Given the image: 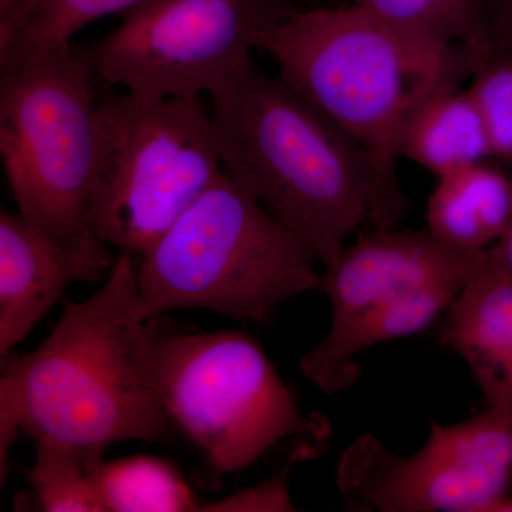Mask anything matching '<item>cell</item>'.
<instances>
[{
	"label": "cell",
	"instance_id": "1",
	"mask_svg": "<svg viewBox=\"0 0 512 512\" xmlns=\"http://www.w3.org/2000/svg\"><path fill=\"white\" fill-rule=\"evenodd\" d=\"M138 268L120 254L92 298L66 302L39 348L6 360L0 380V474L18 434L94 464L114 443L160 441L173 421L154 376L156 319L138 312Z\"/></svg>",
	"mask_w": 512,
	"mask_h": 512
},
{
	"label": "cell",
	"instance_id": "2",
	"mask_svg": "<svg viewBox=\"0 0 512 512\" xmlns=\"http://www.w3.org/2000/svg\"><path fill=\"white\" fill-rule=\"evenodd\" d=\"M222 170L261 202L313 264L328 266L363 225L396 228L407 211L362 147L254 62L212 97Z\"/></svg>",
	"mask_w": 512,
	"mask_h": 512
},
{
	"label": "cell",
	"instance_id": "3",
	"mask_svg": "<svg viewBox=\"0 0 512 512\" xmlns=\"http://www.w3.org/2000/svg\"><path fill=\"white\" fill-rule=\"evenodd\" d=\"M256 49L279 79L372 158L394 184L404 131L441 87L470 76L473 55L394 26L357 6L298 13Z\"/></svg>",
	"mask_w": 512,
	"mask_h": 512
},
{
	"label": "cell",
	"instance_id": "4",
	"mask_svg": "<svg viewBox=\"0 0 512 512\" xmlns=\"http://www.w3.org/2000/svg\"><path fill=\"white\" fill-rule=\"evenodd\" d=\"M94 70L72 43L2 70L0 156L18 214L69 251L93 281L116 258L93 228L99 120Z\"/></svg>",
	"mask_w": 512,
	"mask_h": 512
},
{
	"label": "cell",
	"instance_id": "5",
	"mask_svg": "<svg viewBox=\"0 0 512 512\" xmlns=\"http://www.w3.org/2000/svg\"><path fill=\"white\" fill-rule=\"evenodd\" d=\"M318 286L298 241L222 173L141 258L137 306L148 320L198 308L271 325Z\"/></svg>",
	"mask_w": 512,
	"mask_h": 512
},
{
	"label": "cell",
	"instance_id": "6",
	"mask_svg": "<svg viewBox=\"0 0 512 512\" xmlns=\"http://www.w3.org/2000/svg\"><path fill=\"white\" fill-rule=\"evenodd\" d=\"M153 366L165 412L217 473H239L286 440L315 454L328 446V420L303 413L247 333L177 329L161 316Z\"/></svg>",
	"mask_w": 512,
	"mask_h": 512
},
{
	"label": "cell",
	"instance_id": "7",
	"mask_svg": "<svg viewBox=\"0 0 512 512\" xmlns=\"http://www.w3.org/2000/svg\"><path fill=\"white\" fill-rule=\"evenodd\" d=\"M484 258L485 251L448 247L429 231L372 228L360 235L319 274L318 292L332 305V325L303 355L302 375L323 393L350 389L360 377V353L433 325Z\"/></svg>",
	"mask_w": 512,
	"mask_h": 512
},
{
	"label": "cell",
	"instance_id": "8",
	"mask_svg": "<svg viewBox=\"0 0 512 512\" xmlns=\"http://www.w3.org/2000/svg\"><path fill=\"white\" fill-rule=\"evenodd\" d=\"M97 120L94 232L106 247L143 258L224 173L211 114L198 97L127 92L99 101Z\"/></svg>",
	"mask_w": 512,
	"mask_h": 512
},
{
	"label": "cell",
	"instance_id": "9",
	"mask_svg": "<svg viewBox=\"0 0 512 512\" xmlns=\"http://www.w3.org/2000/svg\"><path fill=\"white\" fill-rule=\"evenodd\" d=\"M298 0H146L84 56L94 74L147 99L217 96L252 60Z\"/></svg>",
	"mask_w": 512,
	"mask_h": 512
},
{
	"label": "cell",
	"instance_id": "10",
	"mask_svg": "<svg viewBox=\"0 0 512 512\" xmlns=\"http://www.w3.org/2000/svg\"><path fill=\"white\" fill-rule=\"evenodd\" d=\"M336 485L360 511L487 512L512 494V402L457 424L433 421L410 456L363 434L340 456Z\"/></svg>",
	"mask_w": 512,
	"mask_h": 512
},
{
	"label": "cell",
	"instance_id": "11",
	"mask_svg": "<svg viewBox=\"0 0 512 512\" xmlns=\"http://www.w3.org/2000/svg\"><path fill=\"white\" fill-rule=\"evenodd\" d=\"M79 281L93 278L69 251L19 214L0 212V355L8 356Z\"/></svg>",
	"mask_w": 512,
	"mask_h": 512
},
{
	"label": "cell",
	"instance_id": "12",
	"mask_svg": "<svg viewBox=\"0 0 512 512\" xmlns=\"http://www.w3.org/2000/svg\"><path fill=\"white\" fill-rule=\"evenodd\" d=\"M441 345L463 357L488 404L512 402V276L485 251L448 308Z\"/></svg>",
	"mask_w": 512,
	"mask_h": 512
},
{
	"label": "cell",
	"instance_id": "13",
	"mask_svg": "<svg viewBox=\"0 0 512 512\" xmlns=\"http://www.w3.org/2000/svg\"><path fill=\"white\" fill-rule=\"evenodd\" d=\"M427 231L448 247L484 252L512 222L510 165L484 163L441 175L427 202Z\"/></svg>",
	"mask_w": 512,
	"mask_h": 512
},
{
	"label": "cell",
	"instance_id": "14",
	"mask_svg": "<svg viewBox=\"0 0 512 512\" xmlns=\"http://www.w3.org/2000/svg\"><path fill=\"white\" fill-rule=\"evenodd\" d=\"M400 158L437 178L494 160L483 117L467 87L447 84L417 110L404 131Z\"/></svg>",
	"mask_w": 512,
	"mask_h": 512
},
{
	"label": "cell",
	"instance_id": "15",
	"mask_svg": "<svg viewBox=\"0 0 512 512\" xmlns=\"http://www.w3.org/2000/svg\"><path fill=\"white\" fill-rule=\"evenodd\" d=\"M146 0H23L9 19L0 22V69L72 43V37L94 20L140 5Z\"/></svg>",
	"mask_w": 512,
	"mask_h": 512
},
{
	"label": "cell",
	"instance_id": "16",
	"mask_svg": "<svg viewBox=\"0 0 512 512\" xmlns=\"http://www.w3.org/2000/svg\"><path fill=\"white\" fill-rule=\"evenodd\" d=\"M104 512H190L204 505L180 471L157 457L134 456L94 471Z\"/></svg>",
	"mask_w": 512,
	"mask_h": 512
},
{
	"label": "cell",
	"instance_id": "17",
	"mask_svg": "<svg viewBox=\"0 0 512 512\" xmlns=\"http://www.w3.org/2000/svg\"><path fill=\"white\" fill-rule=\"evenodd\" d=\"M370 15L437 42L464 47L473 57L495 52L485 0H352Z\"/></svg>",
	"mask_w": 512,
	"mask_h": 512
},
{
	"label": "cell",
	"instance_id": "18",
	"mask_svg": "<svg viewBox=\"0 0 512 512\" xmlns=\"http://www.w3.org/2000/svg\"><path fill=\"white\" fill-rule=\"evenodd\" d=\"M100 464L72 448L36 443V461L28 478L37 507L47 512H104L94 478Z\"/></svg>",
	"mask_w": 512,
	"mask_h": 512
},
{
	"label": "cell",
	"instance_id": "19",
	"mask_svg": "<svg viewBox=\"0 0 512 512\" xmlns=\"http://www.w3.org/2000/svg\"><path fill=\"white\" fill-rule=\"evenodd\" d=\"M467 87L487 128L494 160L512 164V45L474 57Z\"/></svg>",
	"mask_w": 512,
	"mask_h": 512
},
{
	"label": "cell",
	"instance_id": "20",
	"mask_svg": "<svg viewBox=\"0 0 512 512\" xmlns=\"http://www.w3.org/2000/svg\"><path fill=\"white\" fill-rule=\"evenodd\" d=\"M202 511H296V508L284 474L217 503L204 505Z\"/></svg>",
	"mask_w": 512,
	"mask_h": 512
},
{
	"label": "cell",
	"instance_id": "21",
	"mask_svg": "<svg viewBox=\"0 0 512 512\" xmlns=\"http://www.w3.org/2000/svg\"><path fill=\"white\" fill-rule=\"evenodd\" d=\"M485 6L497 49L512 45V0H485Z\"/></svg>",
	"mask_w": 512,
	"mask_h": 512
},
{
	"label": "cell",
	"instance_id": "22",
	"mask_svg": "<svg viewBox=\"0 0 512 512\" xmlns=\"http://www.w3.org/2000/svg\"><path fill=\"white\" fill-rule=\"evenodd\" d=\"M508 165H510L512 170V164ZM488 252L512 276V222L500 241L488 249Z\"/></svg>",
	"mask_w": 512,
	"mask_h": 512
},
{
	"label": "cell",
	"instance_id": "23",
	"mask_svg": "<svg viewBox=\"0 0 512 512\" xmlns=\"http://www.w3.org/2000/svg\"><path fill=\"white\" fill-rule=\"evenodd\" d=\"M22 2L23 0H0V22L9 19L19 9Z\"/></svg>",
	"mask_w": 512,
	"mask_h": 512
},
{
	"label": "cell",
	"instance_id": "24",
	"mask_svg": "<svg viewBox=\"0 0 512 512\" xmlns=\"http://www.w3.org/2000/svg\"><path fill=\"white\" fill-rule=\"evenodd\" d=\"M487 512H512V494L491 505Z\"/></svg>",
	"mask_w": 512,
	"mask_h": 512
}]
</instances>
